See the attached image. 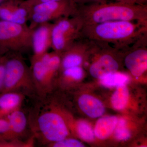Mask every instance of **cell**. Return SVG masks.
Wrapping results in <instances>:
<instances>
[{"label":"cell","mask_w":147,"mask_h":147,"mask_svg":"<svg viewBox=\"0 0 147 147\" xmlns=\"http://www.w3.org/2000/svg\"><path fill=\"white\" fill-rule=\"evenodd\" d=\"M58 1H61V0H25V1L27 5L30 8V7L32 6L41 3Z\"/></svg>","instance_id":"83f0119b"},{"label":"cell","mask_w":147,"mask_h":147,"mask_svg":"<svg viewBox=\"0 0 147 147\" xmlns=\"http://www.w3.org/2000/svg\"><path fill=\"white\" fill-rule=\"evenodd\" d=\"M119 64L113 55L103 54L90 67V73L94 78L100 79L105 75L117 72Z\"/></svg>","instance_id":"7c38bea8"},{"label":"cell","mask_w":147,"mask_h":147,"mask_svg":"<svg viewBox=\"0 0 147 147\" xmlns=\"http://www.w3.org/2000/svg\"><path fill=\"white\" fill-rule=\"evenodd\" d=\"M83 24L76 15L60 18L53 23L52 46L53 51L62 53L81 37Z\"/></svg>","instance_id":"8992f818"},{"label":"cell","mask_w":147,"mask_h":147,"mask_svg":"<svg viewBox=\"0 0 147 147\" xmlns=\"http://www.w3.org/2000/svg\"><path fill=\"white\" fill-rule=\"evenodd\" d=\"M75 15L83 26L115 21H136L147 26V5H131L116 1L92 3L78 6Z\"/></svg>","instance_id":"6da1fadb"},{"label":"cell","mask_w":147,"mask_h":147,"mask_svg":"<svg viewBox=\"0 0 147 147\" xmlns=\"http://www.w3.org/2000/svg\"><path fill=\"white\" fill-rule=\"evenodd\" d=\"M76 2L79 5H82L84 3H97L102 1L103 0H76Z\"/></svg>","instance_id":"f1b7e54d"},{"label":"cell","mask_w":147,"mask_h":147,"mask_svg":"<svg viewBox=\"0 0 147 147\" xmlns=\"http://www.w3.org/2000/svg\"><path fill=\"white\" fill-rule=\"evenodd\" d=\"M100 84L107 87H117L125 84L129 80V76L124 74L114 72L100 79Z\"/></svg>","instance_id":"d6986e66"},{"label":"cell","mask_w":147,"mask_h":147,"mask_svg":"<svg viewBox=\"0 0 147 147\" xmlns=\"http://www.w3.org/2000/svg\"><path fill=\"white\" fill-rule=\"evenodd\" d=\"M84 71L80 66L70 67L63 70L62 79L67 83L76 82L84 76Z\"/></svg>","instance_id":"44dd1931"},{"label":"cell","mask_w":147,"mask_h":147,"mask_svg":"<svg viewBox=\"0 0 147 147\" xmlns=\"http://www.w3.org/2000/svg\"><path fill=\"white\" fill-rule=\"evenodd\" d=\"M126 67L133 76H142L147 68V50L145 48L136 49L128 54L125 59Z\"/></svg>","instance_id":"4fadbf2b"},{"label":"cell","mask_w":147,"mask_h":147,"mask_svg":"<svg viewBox=\"0 0 147 147\" xmlns=\"http://www.w3.org/2000/svg\"><path fill=\"white\" fill-rule=\"evenodd\" d=\"M117 121L115 116H106L100 118L96 124L95 135L99 139H106L115 130Z\"/></svg>","instance_id":"e0dca14e"},{"label":"cell","mask_w":147,"mask_h":147,"mask_svg":"<svg viewBox=\"0 0 147 147\" xmlns=\"http://www.w3.org/2000/svg\"><path fill=\"white\" fill-rule=\"evenodd\" d=\"M48 146L53 147H84V145L78 140L74 139H69L67 138V137L61 141L49 144Z\"/></svg>","instance_id":"d4e9b609"},{"label":"cell","mask_w":147,"mask_h":147,"mask_svg":"<svg viewBox=\"0 0 147 147\" xmlns=\"http://www.w3.org/2000/svg\"><path fill=\"white\" fill-rule=\"evenodd\" d=\"M33 30L28 24L0 20V55H22L32 50Z\"/></svg>","instance_id":"277c9868"},{"label":"cell","mask_w":147,"mask_h":147,"mask_svg":"<svg viewBox=\"0 0 147 147\" xmlns=\"http://www.w3.org/2000/svg\"><path fill=\"white\" fill-rule=\"evenodd\" d=\"M39 137L48 144L62 140L68 136L69 131L64 117L54 110L41 113L36 121Z\"/></svg>","instance_id":"52a82bcc"},{"label":"cell","mask_w":147,"mask_h":147,"mask_svg":"<svg viewBox=\"0 0 147 147\" xmlns=\"http://www.w3.org/2000/svg\"><path fill=\"white\" fill-rule=\"evenodd\" d=\"M9 123L6 117L0 118V140L12 139Z\"/></svg>","instance_id":"cb8c5ba5"},{"label":"cell","mask_w":147,"mask_h":147,"mask_svg":"<svg viewBox=\"0 0 147 147\" xmlns=\"http://www.w3.org/2000/svg\"><path fill=\"white\" fill-rule=\"evenodd\" d=\"M128 98V90L125 84L117 87L111 98L113 108L117 110H123L126 106Z\"/></svg>","instance_id":"ac0fdd59"},{"label":"cell","mask_w":147,"mask_h":147,"mask_svg":"<svg viewBox=\"0 0 147 147\" xmlns=\"http://www.w3.org/2000/svg\"><path fill=\"white\" fill-rule=\"evenodd\" d=\"M146 26L133 21H115L83 26L81 37L90 41L123 47L139 38Z\"/></svg>","instance_id":"7a4b0ae2"},{"label":"cell","mask_w":147,"mask_h":147,"mask_svg":"<svg viewBox=\"0 0 147 147\" xmlns=\"http://www.w3.org/2000/svg\"><path fill=\"white\" fill-rule=\"evenodd\" d=\"M115 130V136L116 139L119 140H126L130 138V131L127 128L126 121L124 119L118 121Z\"/></svg>","instance_id":"7402d4cb"},{"label":"cell","mask_w":147,"mask_h":147,"mask_svg":"<svg viewBox=\"0 0 147 147\" xmlns=\"http://www.w3.org/2000/svg\"><path fill=\"white\" fill-rule=\"evenodd\" d=\"M7 56V55H0V92L2 89L3 83Z\"/></svg>","instance_id":"484cf974"},{"label":"cell","mask_w":147,"mask_h":147,"mask_svg":"<svg viewBox=\"0 0 147 147\" xmlns=\"http://www.w3.org/2000/svg\"><path fill=\"white\" fill-rule=\"evenodd\" d=\"M92 41H75L65 51L61 53L60 68L62 70L70 67H79L83 63V53L92 47Z\"/></svg>","instance_id":"8fae6325"},{"label":"cell","mask_w":147,"mask_h":147,"mask_svg":"<svg viewBox=\"0 0 147 147\" xmlns=\"http://www.w3.org/2000/svg\"><path fill=\"white\" fill-rule=\"evenodd\" d=\"M78 104L85 114L92 118L102 116L105 112V108L102 102L89 95L84 94L80 96Z\"/></svg>","instance_id":"9a60e30c"},{"label":"cell","mask_w":147,"mask_h":147,"mask_svg":"<svg viewBox=\"0 0 147 147\" xmlns=\"http://www.w3.org/2000/svg\"><path fill=\"white\" fill-rule=\"evenodd\" d=\"M30 10L25 0H9L0 5V20L28 24Z\"/></svg>","instance_id":"9c48e42d"},{"label":"cell","mask_w":147,"mask_h":147,"mask_svg":"<svg viewBox=\"0 0 147 147\" xmlns=\"http://www.w3.org/2000/svg\"><path fill=\"white\" fill-rule=\"evenodd\" d=\"M25 94L15 92L0 93V118L6 117L11 113L21 108Z\"/></svg>","instance_id":"5bb4252c"},{"label":"cell","mask_w":147,"mask_h":147,"mask_svg":"<svg viewBox=\"0 0 147 147\" xmlns=\"http://www.w3.org/2000/svg\"><path fill=\"white\" fill-rule=\"evenodd\" d=\"M77 133L82 139L87 142H92L94 138V133L91 127L86 122L79 121L76 124Z\"/></svg>","instance_id":"ffe728a7"},{"label":"cell","mask_w":147,"mask_h":147,"mask_svg":"<svg viewBox=\"0 0 147 147\" xmlns=\"http://www.w3.org/2000/svg\"><path fill=\"white\" fill-rule=\"evenodd\" d=\"M30 69L36 93L42 96L47 94L57 71L45 63L41 57H34L31 59Z\"/></svg>","instance_id":"ba28073f"},{"label":"cell","mask_w":147,"mask_h":147,"mask_svg":"<svg viewBox=\"0 0 147 147\" xmlns=\"http://www.w3.org/2000/svg\"><path fill=\"white\" fill-rule=\"evenodd\" d=\"M34 146L33 139L27 141L20 139H12L8 140H0V147H31Z\"/></svg>","instance_id":"603a6c76"},{"label":"cell","mask_w":147,"mask_h":147,"mask_svg":"<svg viewBox=\"0 0 147 147\" xmlns=\"http://www.w3.org/2000/svg\"><path fill=\"white\" fill-rule=\"evenodd\" d=\"M15 92L23 94L36 92L30 67L21 54L7 55L4 79L0 93Z\"/></svg>","instance_id":"3957f363"},{"label":"cell","mask_w":147,"mask_h":147,"mask_svg":"<svg viewBox=\"0 0 147 147\" xmlns=\"http://www.w3.org/2000/svg\"><path fill=\"white\" fill-rule=\"evenodd\" d=\"M79 5L76 0H61L41 3L30 8L29 26L32 29L42 23L75 15Z\"/></svg>","instance_id":"5b68a950"},{"label":"cell","mask_w":147,"mask_h":147,"mask_svg":"<svg viewBox=\"0 0 147 147\" xmlns=\"http://www.w3.org/2000/svg\"><path fill=\"white\" fill-rule=\"evenodd\" d=\"M6 118L13 139H19L24 135L27 129L28 119L26 114L20 108L11 113Z\"/></svg>","instance_id":"2e32d148"},{"label":"cell","mask_w":147,"mask_h":147,"mask_svg":"<svg viewBox=\"0 0 147 147\" xmlns=\"http://www.w3.org/2000/svg\"><path fill=\"white\" fill-rule=\"evenodd\" d=\"M7 1H9V0H0V5L1 4Z\"/></svg>","instance_id":"f546056e"},{"label":"cell","mask_w":147,"mask_h":147,"mask_svg":"<svg viewBox=\"0 0 147 147\" xmlns=\"http://www.w3.org/2000/svg\"><path fill=\"white\" fill-rule=\"evenodd\" d=\"M116 1L131 5H147V0H116Z\"/></svg>","instance_id":"4316f807"},{"label":"cell","mask_w":147,"mask_h":147,"mask_svg":"<svg viewBox=\"0 0 147 147\" xmlns=\"http://www.w3.org/2000/svg\"><path fill=\"white\" fill-rule=\"evenodd\" d=\"M52 26L53 23L46 22L33 28L32 36V57H41L51 48Z\"/></svg>","instance_id":"30bf717a"}]
</instances>
